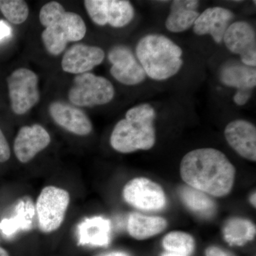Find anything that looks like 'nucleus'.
<instances>
[{"label": "nucleus", "instance_id": "2f4dec72", "mask_svg": "<svg viewBox=\"0 0 256 256\" xmlns=\"http://www.w3.org/2000/svg\"><path fill=\"white\" fill-rule=\"evenodd\" d=\"M250 202H252V204L256 207V192H254L252 195V196H250Z\"/></svg>", "mask_w": 256, "mask_h": 256}, {"label": "nucleus", "instance_id": "412c9836", "mask_svg": "<svg viewBox=\"0 0 256 256\" xmlns=\"http://www.w3.org/2000/svg\"><path fill=\"white\" fill-rule=\"evenodd\" d=\"M224 239L230 246H244L254 238L256 226L250 220L234 218L228 220L224 228Z\"/></svg>", "mask_w": 256, "mask_h": 256}, {"label": "nucleus", "instance_id": "f8f14e48", "mask_svg": "<svg viewBox=\"0 0 256 256\" xmlns=\"http://www.w3.org/2000/svg\"><path fill=\"white\" fill-rule=\"evenodd\" d=\"M224 136L229 146L250 161L256 160V128L248 121L236 120L227 124Z\"/></svg>", "mask_w": 256, "mask_h": 256}, {"label": "nucleus", "instance_id": "dca6fc26", "mask_svg": "<svg viewBox=\"0 0 256 256\" xmlns=\"http://www.w3.org/2000/svg\"><path fill=\"white\" fill-rule=\"evenodd\" d=\"M50 112L54 120L60 127L78 136H87L92 131L88 117L76 108L62 102L50 106Z\"/></svg>", "mask_w": 256, "mask_h": 256}, {"label": "nucleus", "instance_id": "ddd939ff", "mask_svg": "<svg viewBox=\"0 0 256 256\" xmlns=\"http://www.w3.org/2000/svg\"><path fill=\"white\" fill-rule=\"evenodd\" d=\"M235 14L230 10L220 6L207 8L198 15L193 30L198 36L210 34L216 44H222L224 34Z\"/></svg>", "mask_w": 256, "mask_h": 256}, {"label": "nucleus", "instance_id": "20e7f679", "mask_svg": "<svg viewBox=\"0 0 256 256\" xmlns=\"http://www.w3.org/2000/svg\"><path fill=\"white\" fill-rule=\"evenodd\" d=\"M40 22L44 26L42 35L46 50L52 55H58L65 50L69 42H78L85 36L86 26L78 14L66 12L56 2L42 6Z\"/></svg>", "mask_w": 256, "mask_h": 256}, {"label": "nucleus", "instance_id": "b1692460", "mask_svg": "<svg viewBox=\"0 0 256 256\" xmlns=\"http://www.w3.org/2000/svg\"><path fill=\"white\" fill-rule=\"evenodd\" d=\"M0 11L10 22L20 24L28 16V8L22 0H0Z\"/></svg>", "mask_w": 256, "mask_h": 256}, {"label": "nucleus", "instance_id": "5701e85b", "mask_svg": "<svg viewBox=\"0 0 256 256\" xmlns=\"http://www.w3.org/2000/svg\"><path fill=\"white\" fill-rule=\"evenodd\" d=\"M163 246L168 252L184 256L190 255L194 249V240L188 234L182 232H171L163 239Z\"/></svg>", "mask_w": 256, "mask_h": 256}, {"label": "nucleus", "instance_id": "2eb2a0df", "mask_svg": "<svg viewBox=\"0 0 256 256\" xmlns=\"http://www.w3.org/2000/svg\"><path fill=\"white\" fill-rule=\"evenodd\" d=\"M104 58L105 53L100 47L75 44L66 52L62 66L67 73L85 74L100 65Z\"/></svg>", "mask_w": 256, "mask_h": 256}, {"label": "nucleus", "instance_id": "cd10ccee", "mask_svg": "<svg viewBox=\"0 0 256 256\" xmlns=\"http://www.w3.org/2000/svg\"><path fill=\"white\" fill-rule=\"evenodd\" d=\"M206 256H233L217 247H210L206 252Z\"/></svg>", "mask_w": 256, "mask_h": 256}, {"label": "nucleus", "instance_id": "a211bd4d", "mask_svg": "<svg viewBox=\"0 0 256 256\" xmlns=\"http://www.w3.org/2000/svg\"><path fill=\"white\" fill-rule=\"evenodd\" d=\"M220 78L222 84L237 92H252L256 86V70L244 64L229 63L220 69Z\"/></svg>", "mask_w": 256, "mask_h": 256}, {"label": "nucleus", "instance_id": "423d86ee", "mask_svg": "<svg viewBox=\"0 0 256 256\" xmlns=\"http://www.w3.org/2000/svg\"><path fill=\"white\" fill-rule=\"evenodd\" d=\"M69 202L70 195L66 190L54 186L42 190L36 202L38 224L42 232L50 233L60 228Z\"/></svg>", "mask_w": 256, "mask_h": 256}, {"label": "nucleus", "instance_id": "393cba45", "mask_svg": "<svg viewBox=\"0 0 256 256\" xmlns=\"http://www.w3.org/2000/svg\"><path fill=\"white\" fill-rule=\"evenodd\" d=\"M10 156H11V151H10L9 144L2 131L0 129V162H5L8 161Z\"/></svg>", "mask_w": 256, "mask_h": 256}, {"label": "nucleus", "instance_id": "c85d7f7f", "mask_svg": "<svg viewBox=\"0 0 256 256\" xmlns=\"http://www.w3.org/2000/svg\"><path fill=\"white\" fill-rule=\"evenodd\" d=\"M98 256H130L128 254L124 252H111L108 254H101Z\"/></svg>", "mask_w": 256, "mask_h": 256}, {"label": "nucleus", "instance_id": "c756f323", "mask_svg": "<svg viewBox=\"0 0 256 256\" xmlns=\"http://www.w3.org/2000/svg\"><path fill=\"white\" fill-rule=\"evenodd\" d=\"M0 256H10V255L5 249L0 247Z\"/></svg>", "mask_w": 256, "mask_h": 256}, {"label": "nucleus", "instance_id": "6e6552de", "mask_svg": "<svg viewBox=\"0 0 256 256\" xmlns=\"http://www.w3.org/2000/svg\"><path fill=\"white\" fill-rule=\"evenodd\" d=\"M122 194L128 204L140 210L158 212L166 206V196L162 188L146 178H134L128 182Z\"/></svg>", "mask_w": 256, "mask_h": 256}, {"label": "nucleus", "instance_id": "f3484780", "mask_svg": "<svg viewBox=\"0 0 256 256\" xmlns=\"http://www.w3.org/2000/svg\"><path fill=\"white\" fill-rule=\"evenodd\" d=\"M198 6L200 2L196 0L173 1L165 22L166 30L173 33H180L191 28L200 15L196 11Z\"/></svg>", "mask_w": 256, "mask_h": 256}, {"label": "nucleus", "instance_id": "aec40b11", "mask_svg": "<svg viewBox=\"0 0 256 256\" xmlns=\"http://www.w3.org/2000/svg\"><path fill=\"white\" fill-rule=\"evenodd\" d=\"M168 226V222L159 216H148L132 213L128 220V233L138 240H144L162 233Z\"/></svg>", "mask_w": 256, "mask_h": 256}, {"label": "nucleus", "instance_id": "4468645a", "mask_svg": "<svg viewBox=\"0 0 256 256\" xmlns=\"http://www.w3.org/2000/svg\"><path fill=\"white\" fill-rule=\"evenodd\" d=\"M50 142V134L40 124L24 126L20 130L15 138V156L21 162H28L47 148Z\"/></svg>", "mask_w": 256, "mask_h": 256}, {"label": "nucleus", "instance_id": "9d476101", "mask_svg": "<svg viewBox=\"0 0 256 256\" xmlns=\"http://www.w3.org/2000/svg\"><path fill=\"white\" fill-rule=\"evenodd\" d=\"M223 41L230 52L240 56L242 64L256 67V34L252 24L246 21L230 24Z\"/></svg>", "mask_w": 256, "mask_h": 256}, {"label": "nucleus", "instance_id": "9b49d317", "mask_svg": "<svg viewBox=\"0 0 256 256\" xmlns=\"http://www.w3.org/2000/svg\"><path fill=\"white\" fill-rule=\"evenodd\" d=\"M108 60L112 64L111 75L121 84L134 86L146 80L144 69L128 47L119 45L111 48Z\"/></svg>", "mask_w": 256, "mask_h": 256}, {"label": "nucleus", "instance_id": "a878e982", "mask_svg": "<svg viewBox=\"0 0 256 256\" xmlns=\"http://www.w3.org/2000/svg\"><path fill=\"white\" fill-rule=\"evenodd\" d=\"M252 96V92H236L234 96V102L239 106L246 105Z\"/></svg>", "mask_w": 256, "mask_h": 256}, {"label": "nucleus", "instance_id": "bb28decb", "mask_svg": "<svg viewBox=\"0 0 256 256\" xmlns=\"http://www.w3.org/2000/svg\"><path fill=\"white\" fill-rule=\"evenodd\" d=\"M12 35V28L3 20H0V41Z\"/></svg>", "mask_w": 256, "mask_h": 256}, {"label": "nucleus", "instance_id": "39448f33", "mask_svg": "<svg viewBox=\"0 0 256 256\" xmlns=\"http://www.w3.org/2000/svg\"><path fill=\"white\" fill-rule=\"evenodd\" d=\"M114 86L107 78L92 73L79 74L69 92V100L80 107L108 104L114 98Z\"/></svg>", "mask_w": 256, "mask_h": 256}, {"label": "nucleus", "instance_id": "6ab92c4d", "mask_svg": "<svg viewBox=\"0 0 256 256\" xmlns=\"http://www.w3.org/2000/svg\"><path fill=\"white\" fill-rule=\"evenodd\" d=\"M79 245L107 246L110 242L111 224L101 216L86 218L78 226Z\"/></svg>", "mask_w": 256, "mask_h": 256}, {"label": "nucleus", "instance_id": "f257e3e1", "mask_svg": "<svg viewBox=\"0 0 256 256\" xmlns=\"http://www.w3.org/2000/svg\"><path fill=\"white\" fill-rule=\"evenodd\" d=\"M180 174L191 188L220 197L232 191L236 169L222 152L214 148H202L184 156L180 164Z\"/></svg>", "mask_w": 256, "mask_h": 256}, {"label": "nucleus", "instance_id": "4be33fe9", "mask_svg": "<svg viewBox=\"0 0 256 256\" xmlns=\"http://www.w3.org/2000/svg\"><path fill=\"white\" fill-rule=\"evenodd\" d=\"M180 195L184 204L197 214L210 217L214 214V202L204 192L190 186H182Z\"/></svg>", "mask_w": 256, "mask_h": 256}, {"label": "nucleus", "instance_id": "7ed1b4c3", "mask_svg": "<svg viewBox=\"0 0 256 256\" xmlns=\"http://www.w3.org/2000/svg\"><path fill=\"white\" fill-rule=\"evenodd\" d=\"M182 50L168 37L149 34L142 37L136 46L138 62L146 75L156 80L174 76L183 66Z\"/></svg>", "mask_w": 256, "mask_h": 256}, {"label": "nucleus", "instance_id": "1a4fd4ad", "mask_svg": "<svg viewBox=\"0 0 256 256\" xmlns=\"http://www.w3.org/2000/svg\"><path fill=\"white\" fill-rule=\"evenodd\" d=\"M86 9L92 21L105 26L120 28L128 25L134 18L132 4L124 0H86Z\"/></svg>", "mask_w": 256, "mask_h": 256}, {"label": "nucleus", "instance_id": "0eeeda50", "mask_svg": "<svg viewBox=\"0 0 256 256\" xmlns=\"http://www.w3.org/2000/svg\"><path fill=\"white\" fill-rule=\"evenodd\" d=\"M11 107L18 114H26L40 100L38 77L26 68H18L8 78Z\"/></svg>", "mask_w": 256, "mask_h": 256}, {"label": "nucleus", "instance_id": "7c9ffc66", "mask_svg": "<svg viewBox=\"0 0 256 256\" xmlns=\"http://www.w3.org/2000/svg\"><path fill=\"white\" fill-rule=\"evenodd\" d=\"M161 256H184L182 255H180V254H174V252H164Z\"/></svg>", "mask_w": 256, "mask_h": 256}, {"label": "nucleus", "instance_id": "f03ea898", "mask_svg": "<svg viewBox=\"0 0 256 256\" xmlns=\"http://www.w3.org/2000/svg\"><path fill=\"white\" fill-rule=\"evenodd\" d=\"M156 110L150 104H140L130 109L126 118L114 126L110 136L111 146L121 153L150 150L156 142Z\"/></svg>", "mask_w": 256, "mask_h": 256}]
</instances>
